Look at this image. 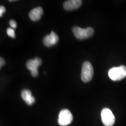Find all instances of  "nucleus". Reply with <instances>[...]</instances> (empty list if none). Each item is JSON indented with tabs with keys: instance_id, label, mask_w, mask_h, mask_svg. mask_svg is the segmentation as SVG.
<instances>
[{
	"instance_id": "obj_1",
	"label": "nucleus",
	"mask_w": 126,
	"mask_h": 126,
	"mask_svg": "<svg viewBox=\"0 0 126 126\" xmlns=\"http://www.w3.org/2000/svg\"><path fill=\"white\" fill-rule=\"evenodd\" d=\"M109 77L114 81H120L126 77V67L121 65L117 67H113L109 71Z\"/></svg>"
},
{
	"instance_id": "obj_2",
	"label": "nucleus",
	"mask_w": 126,
	"mask_h": 126,
	"mask_svg": "<svg viewBox=\"0 0 126 126\" xmlns=\"http://www.w3.org/2000/svg\"><path fill=\"white\" fill-rule=\"evenodd\" d=\"M72 32L75 37L79 40H83L89 38L94 33V29L91 27L83 29L78 26H74L72 28Z\"/></svg>"
},
{
	"instance_id": "obj_3",
	"label": "nucleus",
	"mask_w": 126,
	"mask_h": 126,
	"mask_svg": "<svg viewBox=\"0 0 126 126\" xmlns=\"http://www.w3.org/2000/svg\"><path fill=\"white\" fill-rule=\"evenodd\" d=\"M94 75V69L93 67L89 61L83 63L81 75V80L83 82H88L92 79Z\"/></svg>"
},
{
	"instance_id": "obj_4",
	"label": "nucleus",
	"mask_w": 126,
	"mask_h": 126,
	"mask_svg": "<svg viewBox=\"0 0 126 126\" xmlns=\"http://www.w3.org/2000/svg\"><path fill=\"white\" fill-rule=\"evenodd\" d=\"M73 120V116L71 111L68 109H63L59 115L58 123L61 126H66L71 123Z\"/></svg>"
},
{
	"instance_id": "obj_5",
	"label": "nucleus",
	"mask_w": 126,
	"mask_h": 126,
	"mask_svg": "<svg viewBox=\"0 0 126 126\" xmlns=\"http://www.w3.org/2000/svg\"><path fill=\"white\" fill-rule=\"evenodd\" d=\"M101 119L103 124L105 126H112L115 123V117L108 108H104L101 111Z\"/></svg>"
},
{
	"instance_id": "obj_6",
	"label": "nucleus",
	"mask_w": 126,
	"mask_h": 126,
	"mask_svg": "<svg viewBox=\"0 0 126 126\" xmlns=\"http://www.w3.org/2000/svg\"><path fill=\"white\" fill-rule=\"evenodd\" d=\"M42 64V60L40 58L36 57L32 60H29L26 63V67L31 71V75L33 77H36L38 75V67Z\"/></svg>"
},
{
	"instance_id": "obj_7",
	"label": "nucleus",
	"mask_w": 126,
	"mask_h": 126,
	"mask_svg": "<svg viewBox=\"0 0 126 126\" xmlns=\"http://www.w3.org/2000/svg\"><path fill=\"white\" fill-rule=\"evenodd\" d=\"M82 3L81 0H69L64 3V8L67 11L74 10L79 8Z\"/></svg>"
},
{
	"instance_id": "obj_8",
	"label": "nucleus",
	"mask_w": 126,
	"mask_h": 126,
	"mask_svg": "<svg viewBox=\"0 0 126 126\" xmlns=\"http://www.w3.org/2000/svg\"><path fill=\"white\" fill-rule=\"evenodd\" d=\"M43 14V10L42 7H38L33 9L29 14V18L32 21L36 22L40 20L42 15Z\"/></svg>"
},
{
	"instance_id": "obj_9",
	"label": "nucleus",
	"mask_w": 126,
	"mask_h": 126,
	"mask_svg": "<svg viewBox=\"0 0 126 126\" xmlns=\"http://www.w3.org/2000/svg\"><path fill=\"white\" fill-rule=\"evenodd\" d=\"M21 96L23 99V100L28 105H33L35 102V99L32 94V92L31 91L28 89H24L22 91Z\"/></svg>"
},
{
	"instance_id": "obj_10",
	"label": "nucleus",
	"mask_w": 126,
	"mask_h": 126,
	"mask_svg": "<svg viewBox=\"0 0 126 126\" xmlns=\"http://www.w3.org/2000/svg\"><path fill=\"white\" fill-rule=\"evenodd\" d=\"M43 43L47 47H51L53 45V42H52L51 36L50 34L46 35L43 39Z\"/></svg>"
},
{
	"instance_id": "obj_11",
	"label": "nucleus",
	"mask_w": 126,
	"mask_h": 126,
	"mask_svg": "<svg viewBox=\"0 0 126 126\" xmlns=\"http://www.w3.org/2000/svg\"><path fill=\"white\" fill-rule=\"evenodd\" d=\"M50 35L51 36V40H52V42H53V45H56V44L59 42V36H58L57 34L55 32H51V33L50 34Z\"/></svg>"
},
{
	"instance_id": "obj_12",
	"label": "nucleus",
	"mask_w": 126,
	"mask_h": 126,
	"mask_svg": "<svg viewBox=\"0 0 126 126\" xmlns=\"http://www.w3.org/2000/svg\"><path fill=\"white\" fill-rule=\"evenodd\" d=\"M7 33L9 37H12V38H15V31H14V29H12L11 28H8L7 30Z\"/></svg>"
},
{
	"instance_id": "obj_13",
	"label": "nucleus",
	"mask_w": 126,
	"mask_h": 126,
	"mask_svg": "<svg viewBox=\"0 0 126 126\" xmlns=\"http://www.w3.org/2000/svg\"><path fill=\"white\" fill-rule=\"evenodd\" d=\"M9 25L11 26V28H12V29H15L17 27V23L15 20H11L9 21Z\"/></svg>"
},
{
	"instance_id": "obj_14",
	"label": "nucleus",
	"mask_w": 126,
	"mask_h": 126,
	"mask_svg": "<svg viewBox=\"0 0 126 126\" xmlns=\"http://www.w3.org/2000/svg\"><path fill=\"white\" fill-rule=\"evenodd\" d=\"M5 8L4 6H1V7H0V16H2L3 14L5 12Z\"/></svg>"
},
{
	"instance_id": "obj_15",
	"label": "nucleus",
	"mask_w": 126,
	"mask_h": 126,
	"mask_svg": "<svg viewBox=\"0 0 126 126\" xmlns=\"http://www.w3.org/2000/svg\"><path fill=\"white\" fill-rule=\"evenodd\" d=\"M5 64V61L4 60L2 59V58H1V59H0V67H2L3 65H4Z\"/></svg>"
}]
</instances>
